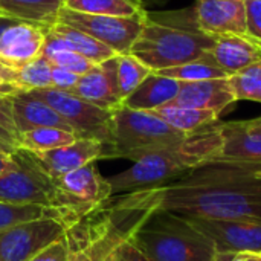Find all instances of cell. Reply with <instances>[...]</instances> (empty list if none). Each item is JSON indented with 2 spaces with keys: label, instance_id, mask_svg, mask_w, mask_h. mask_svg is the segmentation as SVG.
<instances>
[{
  "label": "cell",
  "instance_id": "1",
  "mask_svg": "<svg viewBox=\"0 0 261 261\" xmlns=\"http://www.w3.org/2000/svg\"><path fill=\"white\" fill-rule=\"evenodd\" d=\"M124 208L213 220L261 219V179L248 167L210 162L150 190L112 196Z\"/></svg>",
  "mask_w": 261,
  "mask_h": 261
},
{
  "label": "cell",
  "instance_id": "2",
  "mask_svg": "<svg viewBox=\"0 0 261 261\" xmlns=\"http://www.w3.org/2000/svg\"><path fill=\"white\" fill-rule=\"evenodd\" d=\"M222 151L219 122L190 135L179 144L141 156L122 173L109 177L112 194H125L173 182L191 170L216 162Z\"/></svg>",
  "mask_w": 261,
  "mask_h": 261
},
{
  "label": "cell",
  "instance_id": "3",
  "mask_svg": "<svg viewBox=\"0 0 261 261\" xmlns=\"http://www.w3.org/2000/svg\"><path fill=\"white\" fill-rule=\"evenodd\" d=\"M216 37L202 31L194 9L156 11L145 15L130 54L153 72L176 67L210 52Z\"/></svg>",
  "mask_w": 261,
  "mask_h": 261
},
{
  "label": "cell",
  "instance_id": "4",
  "mask_svg": "<svg viewBox=\"0 0 261 261\" xmlns=\"http://www.w3.org/2000/svg\"><path fill=\"white\" fill-rule=\"evenodd\" d=\"M150 213L107 205L67 228L66 242L70 261H118L122 246L130 242Z\"/></svg>",
  "mask_w": 261,
  "mask_h": 261
},
{
  "label": "cell",
  "instance_id": "5",
  "mask_svg": "<svg viewBox=\"0 0 261 261\" xmlns=\"http://www.w3.org/2000/svg\"><path fill=\"white\" fill-rule=\"evenodd\" d=\"M130 243L147 261H211L214 243L187 217L170 211H151Z\"/></svg>",
  "mask_w": 261,
  "mask_h": 261
},
{
  "label": "cell",
  "instance_id": "6",
  "mask_svg": "<svg viewBox=\"0 0 261 261\" xmlns=\"http://www.w3.org/2000/svg\"><path fill=\"white\" fill-rule=\"evenodd\" d=\"M188 136L153 112L121 106L113 110V144L109 159L122 158L135 162L150 151L179 144Z\"/></svg>",
  "mask_w": 261,
  "mask_h": 261
},
{
  "label": "cell",
  "instance_id": "7",
  "mask_svg": "<svg viewBox=\"0 0 261 261\" xmlns=\"http://www.w3.org/2000/svg\"><path fill=\"white\" fill-rule=\"evenodd\" d=\"M18 168L0 174V203L8 205H40L60 211L69 228L78 220L55 182L43 174L26 156L23 150L14 153Z\"/></svg>",
  "mask_w": 261,
  "mask_h": 261
},
{
  "label": "cell",
  "instance_id": "8",
  "mask_svg": "<svg viewBox=\"0 0 261 261\" xmlns=\"http://www.w3.org/2000/svg\"><path fill=\"white\" fill-rule=\"evenodd\" d=\"M34 96L49 104L78 135V138L96 139L104 144V159H109L113 144V110L93 106L70 92L57 89L32 90Z\"/></svg>",
  "mask_w": 261,
  "mask_h": 261
},
{
  "label": "cell",
  "instance_id": "9",
  "mask_svg": "<svg viewBox=\"0 0 261 261\" xmlns=\"http://www.w3.org/2000/svg\"><path fill=\"white\" fill-rule=\"evenodd\" d=\"M147 11L144 14L132 15V17H112V15H95V14H83L76 11H70L67 8H61L58 14L60 23H64L70 28H75L102 44L113 49L118 55L130 54V49L136 38L139 37Z\"/></svg>",
  "mask_w": 261,
  "mask_h": 261
},
{
  "label": "cell",
  "instance_id": "10",
  "mask_svg": "<svg viewBox=\"0 0 261 261\" xmlns=\"http://www.w3.org/2000/svg\"><path fill=\"white\" fill-rule=\"evenodd\" d=\"M67 225L57 219H37L0 231V261H31L66 236Z\"/></svg>",
  "mask_w": 261,
  "mask_h": 261
},
{
  "label": "cell",
  "instance_id": "11",
  "mask_svg": "<svg viewBox=\"0 0 261 261\" xmlns=\"http://www.w3.org/2000/svg\"><path fill=\"white\" fill-rule=\"evenodd\" d=\"M54 182L63 193L76 220L107 205L113 196L109 179L99 173L96 162H90Z\"/></svg>",
  "mask_w": 261,
  "mask_h": 261
},
{
  "label": "cell",
  "instance_id": "12",
  "mask_svg": "<svg viewBox=\"0 0 261 261\" xmlns=\"http://www.w3.org/2000/svg\"><path fill=\"white\" fill-rule=\"evenodd\" d=\"M187 219L214 243L216 251L261 254V219Z\"/></svg>",
  "mask_w": 261,
  "mask_h": 261
},
{
  "label": "cell",
  "instance_id": "13",
  "mask_svg": "<svg viewBox=\"0 0 261 261\" xmlns=\"http://www.w3.org/2000/svg\"><path fill=\"white\" fill-rule=\"evenodd\" d=\"M24 151V150H23ZM28 159L49 179L57 180L58 177L72 173L90 162L104 159L106 147L102 142L89 138H80L75 142L44 151V153H29L24 151Z\"/></svg>",
  "mask_w": 261,
  "mask_h": 261
},
{
  "label": "cell",
  "instance_id": "14",
  "mask_svg": "<svg viewBox=\"0 0 261 261\" xmlns=\"http://www.w3.org/2000/svg\"><path fill=\"white\" fill-rule=\"evenodd\" d=\"M49 29L34 23L11 20L0 34V66L18 69L41 57Z\"/></svg>",
  "mask_w": 261,
  "mask_h": 261
},
{
  "label": "cell",
  "instance_id": "15",
  "mask_svg": "<svg viewBox=\"0 0 261 261\" xmlns=\"http://www.w3.org/2000/svg\"><path fill=\"white\" fill-rule=\"evenodd\" d=\"M193 9L199 28L210 35L246 34L245 0H197Z\"/></svg>",
  "mask_w": 261,
  "mask_h": 261
},
{
  "label": "cell",
  "instance_id": "16",
  "mask_svg": "<svg viewBox=\"0 0 261 261\" xmlns=\"http://www.w3.org/2000/svg\"><path fill=\"white\" fill-rule=\"evenodd\" d=\"M70 93L101 109L115 110L121 107L122 99L118 92L116 57L96 64L92 70L81 75Z\"/></svg>",
  "mask_w": 261,
  "mask_h": 261
},
{
  "label": "cell",
  "instance_id": "17",
  "mask_svg": "<svg viewBox=\"0 0 261 261\" xmlns=\"http://www.w3.org/2000/svg\"><path fill=\"white\" fill-rule=\"evenodd\" d=\"M222 151L216 162L261 170V133L249 132L243 121L219 122Z\"/></svg>",
  "mask_w": 261,
  "mask_h": 261
},
{
  "label": "cell",
  "instance_id": "18",
  "mask_svg": "<svg viewBox=\"0 0 261 261\" xmlns=\"http://www.w3.org/2000/svg\"><path fill=\"white\" fill-rule=\"evenodd\" d=\"M179 106L211 110L222 115L228 107L237 102L229 76L194 83H180V90L173 101Z\"/></svg>",
  "mask_w": 261,
  "mask_h": 261
},
{
  "label": "cell",
  "instance_id": "19",
  "mask_svg": "<svg viewBox=\"0 0 261 261\" xmlns=\"http://www.w3.org/2000/svg\"><path fill=\"white\" fill-rule=\"evenodd\" d=\"M210 54L213 55L214 61L226 72V75L232 76L260 61L261 41L249 37L248 34L217 35Z\"/></svg>",
  "mask_w": 261,
  "mask_h": 261
},
{
  "label": "cell",
  "instance_id": "20",
  "mask_svg": "<svg viewBox=\"0 0 261 261\" xmlns=\"http://www.w3.org/2000/svg\"><path fill=\"white\" fill-rule=\"evenodd\" d=\"M12 113L18 133L40 127H55L73 132L72 127L49 104L34 96L31 92H15L12 95Z\"/></svg>",
  "mask_w": 261,
  "mask_h": 261
},
{
  "label": "cell",
  "instance_id": "21",
  "mask_svg": "<svg viewBox=\"0 0 261 261\" xmlns=\"http://www.w3.org/2000/svg\"><path fill=\"white\" fill-rule=\"evenodd\" d=\"M179 90H180V81L151 72L139 84V87L122 101V106L133 110L151 112L165 104L173 102Z\"/></svg>",
  "mask_w": 261,
  "mask_h": 261
},
{
  "label": "cell",
  "instance_id": "22",
  "mask_svg": "<svg viewBox=\"0 0 261 261\" xmlns=\"http://www.w3.org/2000/svg\"><path fill=\"white\" fill-rule=\"evenodd\" d=\"M64 0H0V17L52 28Z\"/></svg>",
  "mask_w": 261,
  "mask_h": 261
},
{
  "label": "cell",
  "instance_id": "23",
  "mask_svg": "<svg viewBox=\"0 0 261 261\" xmlns=\"http://www.w3.org/2000/svg\"><path fill=\"white\" fill-rule=\"evenodd\" d=\"M154 115H158L161 119H164L167 124H170L173 128L185 133L193 135L203 128H208L219 122L220 115L211 110H202L194 107H185L179 106L176 102L165 104L156 110H151Z\"/></svg>",
  "mask_w": 261,
  "mask_h": 261
},
{
  "label": "cell",
  "instance_id": "24",
  "mask_svg": "<svg viewBox=\"0 0 261 261\" xmlns=\"http://www.w3.org/2000/svg\"><path fill=\"white\" fill-rule=\"evenodd\" d=\"M50 67L52 64L44 57H38L37 60L18 69H8L0 66V73L5 83L14 87L17 92H32L52 87Z\"/></svg>",
  "mask_w": 261,
  "mask_h": 261
},
{
  "label": "cell",
  "instance_id": "25",
  "mask_svg": "<svg viewBox=\"0 0 261 261\" xmlns=\"http://www.w3.org/2000/svg\"><path fill=\"white\" fill-rule=\"evenodd\" d=\"M57 35H60L64 41L69 43V46L76 50L78 54L84 55L86 58H89L90 61H93L95 64H101L113 57H116L118 54L110 49L109 46L102 44L101 41H98L96 38L75 29L70 28L64 23L57 21L52 28H50Z\"/></svg>",
  "mask_w": 261,
  "mask_h": 261
},
{
  "label": "cell",
  "instance_id": "26",
  "mask_svg": "<svg viewBox=\"0 0 261 261\" xmlns=\"http://www.w3.org/2000/svg\"><path fill=\"white\" fill-rule=\"evenodd\" d=\"M80 139L73 132H67L55 127H40L18 136V150L29 153H44L64 145H69Z\"/></svg>",
  "mask_w": 261,
  "mask_h": 261
},
{
  "label": "cell",
  "instance_id": "27",
  "mask_svg": "<svg viewBox=\"0 0 261 261\" xmlns=\"http://www.w3.org/2000/svg\"><path fill=\"white\" fill-rule=\"evenodd\" d=\"M64 8L83 14L132 17L147 9L141 0H64Z\"/></svg>",
  "mask_w": 261,
  "mask_h": 261
},
{
  "label": "cell",
  "instance_id": "28",
  "mask_svg": "<svg viewBox=\"0 0 261 261\" xmlns=\"http://www.w3.org/2000/svg\"><path fill=\"white\" fill-rule=\"evenodd\" d=\"M164 76L177 80L180 83H194V81H205V80H216V78H228L226 72L214 61L210 52L203 54L202 57L188 61L185 64L159 70Z\"/></svg>",
  "mask_w": 261,
  "mask_h": 261
},
{
  "label": "cell",
  "instance_id": "29",
  "mask_svg": "<svg viewBox=\"0 0 261 261\" xmlns=\"http://www.w3.org/2000/svg\"><path fill=\"white\" fill-rule=\"evenodd\" d=\"M151 72L153 70L150 67L132 54L116 55V78L121 99L124 101L128 95H132Z\"/></svg>",
  "mask_w": 261,
  "mask_h": 261
},
{
  "label": "cell",
  "instance_id": "30",
  "mask_svg": "<svg viewBox=\"0 0 261 261\" xmlns=\"http://www.w3.org/2000/svg\"><path fill=\"white\" fill-rule=\"evenodd\" d=\"M57 219L61 220L63 223L67 225L64 216L54 210V208H46L40 205H8V203H0V231L23 223L29 220H37V219ZM69 226V225H67Z\"/></svg>",
  "mask_w": 261,
  "mask_h": 261
},
{
  "label": "cell",
  "instance_id": "31",
  "mask_svg": "<svg viewBox=\"0 0 261 261\" xmlns=\"http://www.w3.org/2000/svg\"><path fill=\"white\" fill-rule=\"evenodd\" d=\"M237 101L261 102V60L229 76Z\"/></svg>",
  "mask_w": 261,
  "mask_h": 261
},
{
  "label": "cell",
  "instance_id": "32",
  "mask_svg": "<svg viewBox=\"0 0 261 261\" xmlns=\"http://www.w3.org/2000/svg\"><path fill=\"white\" fill-rule=\"evenodd\" d=\"M67 43V41H66ZM50 64H55V66H60V67H64V69H67V70H70V72H73V73H76V75H84V73H87L89 70H92L96 64L93 63V61H90L89 58H86L84 55H81V54H78L76 50H73L70 46H69V43L63 47V49H60V50H57L55 54H52L50 57H47L46 58Z\"/></svg>",
  "mask_w": 261,
  "mask_h": 261
},
{
  "label": "cell",
  "instance_id": "33",
  "mask_svg": "<svg viewBox=\"0 0 261 261\" xmlns=\"http://www.w3.org/2000/svg\"><path fill=\"white\" fill-rule=\"evenodd\" d=\"M12 95L0 92V139L18 150L20 133L12 113Z\"/></svg>",
  "mask_w": 261,
  "mask_h": 261
},
{
  "label": "cell",
  "instance_id": "34",
  "mask_svg": "<svg viewBox=\"0 0 261 261\" xmlns=\"http://www.w3.org/2000/svg\"><path fill=\"white\" fill-rule=\"evenodd\" d=\"M246 34L261 41V0H245Z\"/></svg>",
  "mask_w": 261,
  "mask_h": 261
},
{
  "label": "cell",
  "instance_id": "35",
  "mask_svg": "<svg viewBox=\"0 0 261 261\" xmlns=\"http://www.w3.org/2000/svg\"><path fill=\"white\" fill-rule=\"evenodd\" d=\"M50 78H52V87L50 89H57V90H61V92H72L73 87L78 84L80 75L64 69V67L52 64Z\"/></svg>",
  "mask_w": 261,
  "mask_h": 261
},
{
  "label": "cell",
  "instance_id": "36",
  "mask_svg": "<svg viewBox=\"0 0 261 261\" xmlns=\"http://www.w3.org/2000/svg\"><path fill=\"white\" fill-rule=\"evenodd\" d=\"M31 261H69V246L66 242V236L43 249Z\"/></svg>",
  "mask_w": 261,
  "mask_h": 261
},
{
  "label": "cell",
  "instance_id": "37",
  "mask_svg": "<svg viewBox=\"0 0 261 261\" xmlns=\"http://www.w3.org/2000/svg\"><path fill=\"white\" fill-rule=\"evenodd\" d=\"M211 261H261V254L255 252H228L216 251Z\"/></svg>",
  "mask_w": 261,
  "mask_h": 261
},
{
  "label": "cell",
  "instance_id": "38",
  "mask_svg": "<svg viewBox=\"0 0 261 261\" xmlns=\"http://www.w3.org/2000/svg\"><path fill=\"white\" fill-rule=\"evenodd\" d=\"M118 261H147L144 258V255L130 243V242H127L124 246H122V249H121V254H119V257H118Z\"/></svg>",
  "mask_w": 261,
  "mask_h": 261
},
{
  "label": "cell",
  "instance_id": "39",
  "mask_svg": "<svg viewBox=\"0 0 261 261\" xmlns=\"http://www.w3.org/2000/svg\"><path fill=\"white\" fill-rule=\"evenodd\" d=\"M17 168H18V162L14 159V156H11V158H2L0 156V174L17 170Z\"/></svg>",
  "mask_w": 261,
  "mask_h": 261
},
{
  "label": "cell",
  "instance_id": "40",
  "mask_svg": "<svg viewBox=\"0 0 261 261\" xmlns=\"http://www.w3.org/2000/svg\"><path fill=\"white\" fill-rule=\"evenodd\" d=\"M243 125L254 133H261V116L255 119H249V121H243Z\"/></svg>",
  "mask_w": 261,
  "mask_h": 261
},
{
  "label": "cell",
  "instance_id": "41",
  "mask_svg": "<svg viewBox=\"0 0 261 261\" xmlns=\"http://www.w3.org/2000/svg\"><path fill=\"white\" fill-rule=\"evenodd\" d=\"M15 151H17V148H14L12 145L3 142V141L0 139V156H2V158H11V156H14Z\"/></svg>",
  "mask_w": 261,
  "mask_h": 261
},
{
  "label": "cell",
  "instance_id": "42",
  "mask_svg": "<svg viewBox=\"0 0 261 261\" xmlns=\"http://www.w3.org/2000/svg\"><path fill=\"white\" fill-rule=\"evenodd\" d=\"M0 92H2V93H9V95H12V93H15V92H17L14 87H11L9 84H6V83H5V80H3V76H2V73H0Z\"/></svg>",
  "mask_w": 261,
  "mask_h": 261
},
{
  "label": "cell",
  "instance_id": "43",
  "mask_svg": "<svg viewBox=\"0 0 261 261\" xmlns=\"http://www.w3.org/2000/svg\"><path fill=\"white\" fill-rule=\"evenodd\" d=\"M144 6H156V5H164L168 0H141Z\"/></svg>",
  "mask_w": 261,
  "mask_h": 261
},
{
  "label": "cell",
  "instance_id": "44",
  "mask_svg": "<svg viewBox=\"0 0 261 261\" xmlns=\"http://www.w3.org/2000/svg\"><path fill=\"white\" fill-rule=\"evenodd\" d=\"M251 170H252V168H251ZM254 171L257 173V176H258V177H260V179H261V170H254Z\"/></svg>",
  "mask_w": 261,
  "mask_h": 261
},
{
  "label": "cell",
  "instance_id": "45",
  "mask_svg": "<svg viewBox=\"0 0 261 261\" xmlns=\"http://www.w3.org/2000/svg\"><path fill=\"white\" fill-rule=\"evenodd\" d=\"M69 261H70V260H69Z\"/></svg>",
  "mask_w": 261,
  "mask_h": 261
}]
</instances>
